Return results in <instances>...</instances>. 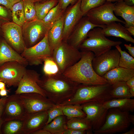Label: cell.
Instances as JSON below:
<instances>
[{"instance_id":"cell-1","label":"cell","mask_w":134,"mask_h":134,"mask_svg":"<svg viewBox=\"0 0 134 134\" xmlns=\"http://www.w3.org/2000/svg\"><path fill=\"white\" fill-rule=\"evenodd\" d=\"M37 84L44 90L47 97L56 105H61L70 99L79 84L62 73L51 75L44 74Z\"/></svg>"},{"instance_id":"cell-2","label":"cell","mask_w":134,"mask_h":134,"mask_svg":"<svg viewBox=\"0 0 134 134\" xmlns=\"http://www.w3.org/2000/svg\"><path fill=\"white\" fill-rule=\"evenodd\" d=\"M81 57L76 63L66 69L63 75L70 80L79 83L90 85L106 84L107 81L95 72L92 66L94 53L90 51H81Z\"/></svg>"},{"instance_id":"cell-3","label":"cell","mask_w":134,"mask_h":134,"mask_svg":"<svg viewBox=\"0 0 134 134\" xmlns=\"http://www.w3.org/2000/svg\"><path fill=\"white\" fill-rule=\"evenodd\" d=\"M111 85H90L79 84L72 97L60 105H81L90 102H104L113 99L111 94Z\"/></svg>"},{"instance_id":"cell-4","label":"cell","mask_w":134,"mask_h":134,"mask_svg":"<svg viewBox=\"0 0 134 134\" xmlns=\"http://www.w3.org/2000/svg\"><path fill=\"white\" fill-rule=\"evenodd\" d=\"M120 41H114L107 38L103 33L102 28H95L88 33L87 38L80 45L81 51H90L95 56L99 55L111 49L113 46L121 44Z\"/></svg>"},{"instance_id":"cell-5","label":"cell","mask_w":134,"mask_h":134,"mask_svg":"<svg viewBox=\"0 0 134 134\" xmlns=\"http://www.w3.org/2000/svg\"><path fill=\"white\" fill-rule=\"evenodd\" d=\"M129 112L117 108L109 109L104 123L99 130L93 131L95 134H112L126 131L131 124Z\"/></svg>"},{"instance_id":"cell-6","label":"cell","mask_w":134,"mask_h":134,"mask_svg":"<svg viewBox=\"0 0 134 134\" xmlns=\"http://www.w3.org/2000/svg\"><path fill=\"white\" fill-rule=\"evenodd\" d=\"M52 57L62 73L80 60L81 53L78 49L63 40L53 50Z\"/></svg>"},{"instance_id":"cell-7","label":"cell","mask_w":134,"mask_h":134,"mask_svg":"<svg viewBox=\"0 0 134 134\" xmlns=\"http://www.w3.org/2000/svg\"><path fill=\"white\" fill-rule=\"evenodd\" d=\"M51 26L42 20L38 19L25 23L22 28L26 47H30L40 42Z\"/></svg>"},{"instance_id":"cell-8","label":"cell","mask_w":134,"mask_h":134,"mask_svg":"<svg viewBox=\"0 0 134 134\" xmlns=\"http://www.w3.org/2000/svg\"><path fill=\"white\" fill-rule=\"evenodd\" d=\"M47 33L39 43L30 47L26 48L20 54L29 65L38 66L42 64L46 59L52 57L53 51L48 43Z\"/></svg>"},{"instance_id":"cell-9","label":"cell","mask_w":134,"mask_h":134,"mask_svg":"<svg viewBox=\"0 0 134 134\" xmlns=\"http://www.w3.org/2000/svg\"><path fill=\"white\" fill-rule=\"evenodd\" d=\"M116 2L106 1L103 4L89 11L85 16L91 23L98 25H106L114 22L125 24V21L118 18L114 13Z\"/></svg>"},{"instance_id":"cell-10","label":"cell","mask_w":134,"mask_h":134,"mask_svg":"<svg viewBox=\"0 0 134 134\" xmlns=\"http://www.w3.org/2000/svg\"><path fill=\"white\" fill-rule=\"evenodd\" d=\"M26 67L17 62L4 63L0 66V81L8 87H17L27 69Z\"/></svg>"},{"instance_id":"cell-11","label":"cell","mask_w":134,"mask_h":134,"mask_svg":"<svg viewBox=\"0 0 134 134\" xmlns=\"http://www.w3.org/2000/svg\"><path fill=\"white\" fill-rule=\"evenodd\" d=\"M120 54L116 48L110 49L96 56L92 61L93 68L95 72L102 77L107 72L119 67Z\"/></svg>"},{"instance_id":"cell-12","label":"cell","mask_w":134,"mask_h":134,"mask_svg":"<svg viewBox=\"0 0 134 134\" xmlns=\"http://www.w3.org/2000/svg\"><path fill=\"white\" fill-rule=\"evenodd\" d=\"M27 114L47 110L56 104L41 94L36 93L19 94Z\"/></svg>"},{"instance_id":"cell-13","label":"cell","mask_w":134,"mask_h":134,"mask_svg":"<svg viewBox=\"0 0 134 134\" xmlns=\"http://www.w3.org/2000/svg\"><path fill=\"white\" fill-rule=\"evenodd\" d=\"M1 30L2 36L6 41L20 55L26 48L23 36L22 27L10 21L4 24Z\"/></svg>"},{"instance_id":"cell-14","label":"cell","mask_w":134,"mask_h":134,"mask_svg":"<svg viewBox=\"0 0 134 134\" xmlns=\"http://www.w3.org/2000/svg\"><path fill=\"white\" fill-rule=\"evenodd\" d=\"M27 115L19 94L8 96L1 117L4 122L13 120L23 121Z\"/></svg>"},{"instance_id":"cell-15","label":"cell","mask_w":134,"mask_h":134,"mask_svg":"<svg viewBox=\"0 0 134 134\" xmlns=\"http://www.w3.org/2000/svg\"><path fill=\"white\" fill-rule=\"evenodd\" d=\"M81 105L86 118L91 124L93 131L100 129L104 123L108 109L104 107L103 103L90 102Z\"/></svg>"},{"instance_id":"cell-16","label":"cell","mask_w":134,"mask_h":134,"mask_svg":"<svg viewBox=\"0 0 134 134\" xmlns=\"http://www.w3.org/2000/svg\"><path fill=\"white\" fill-rule=\"evenodd\" d=\"M105 26L95 25L89 21L86 16H83L73 29L67 42L79 49L80 45L87 38L88 33L90 30L97 27L102 28Z\"/></svg>"},{"instance_id":"cell-17","label":"cell","mask_w":134,"mask_h":134,"mask_svg":"<svg viewBox=\"0 0 134 134\" xmlns=\"http://www.w3.org/2000/svg\"><path fill=\"white\" fill-rule=\"evenodd\" d=\"M40 78V74L36 71L27 69L15 91V94L36 93L47 97L44 90L37 84Z\"/></svg>"},{"instance_id":"cell-18","label":"cell","mask_w":134,"mask_h":134,"mask_svg":"<svg viewBox=\"0 0 134 134\" xmlns=\"http://www.w3.org/2000/svg\"><path fill=\"white\" fill-rule=\"evenodd\" d=\"M81 0L67 8L64 13L63 41L67 40L73 29L83 17L80 6Z\"/></svg>"},{"instance_id":"cell-19","label":"cell","mask_w":134,"mask_h":134,"mask_svg":"<svg viewBox=\"0 0 134 134\" xmlns=\"http://www.w3.org/2000/svg\"><path fill=\"white\" fill-rule=\"evenodd\" d=\"M48 119L47 110L27 114L23 121L22 134H32L37 130L43 128Z\"/></svg>"},{"instance_id":"cell-20","label":"cell","mask_w":134,"mask_h":134,"mask_svg":"<svg viewBox=\"0 0 134 134\" xmlns=\"http://www.w3.org/2000/svg\"><path fill=\"white\" fill-rule=\"evenodd\" d=\"M12 61L17 62L26 67L29 65L26 59L12 48L2 36L0 35V66L5 63Z\"/></svg>"},{"instance_id":"cell-21","label":"cell","mask_w":134,"mask_h":134,"mask_svg":"<svg viewBox=\"0 0 134 134\" xmlns=\"http://www.w3.org/2000/svg\"><path fill=\"white\" fill-rule=\"evenodd\" d=\"M114 22L106 25L102 28L103 32L106 36H113L124 39L127 42L134 43V39L125 27L119 22Z\"/></svg>"},{"instance_id":"cell-22","label":"cell","mask_w":134,"mask_h":134,"mask_svg":"<svg viewBox=\"0 0 134 134\" xmlns=\"http://www.w3.org/2000/svg\"><path fill=\"white\" fill-rule=\"evenodd\" d=\"M64 19V14L62 17L51 26L47 33L48 43L53 51L63 40Z\"/></svg>"},{"instance_id":"cell-23","label":"cell","mask_w":134,"mask_h":134,"mask_svg":"<svg viewBox=\"0 0 134 134\" xmlns=\"http://www.w3.org/2000/svg\"><path fill=\"white\" fill-rule=\"evenodd\" d=\"M134 76V69L121 67H115L106 73L102 77L111 85L118 81L126 82Z\"/></svg>"},{"instance_id":"cell-24","label":"cell","mask_w":134,"mask_h":134,"mask_svg":"<svg viewBox=\"0 0 134 134\" xmlns=\"http://www.w3.org/2000/svg\"><path fill=\"white\" fill-rule=\"evenodd\" d=\"M114 12L124 20L126 28L134 26V6L128 5L123 1L116 2Z\"/></svg>"},{"instance_id":"cell-25","label":"cell","mask_w":134,"mask_h":134,"mask_svg":"<svg viewBox=\"0 0 134 134\" xmlns=\"http://www.w3.org/2000/svg\"><path fill=\"white\" fill-rule=\"evenodd\" d=\"M103 105L108 109L117 108L123 111L132 112L134 110V99L128 98L113 99L104 102Z\"/></svg>"},{"instance_id":"cell-26","label":"cell","mask_w":134,"mask_h":134,"mask_svg":"<svg viewBox=\"0 0 134 134\" xmlns=\"http://www.w3.org/2000/svg\"><path fill=\"white\" fill-rule=\"evenodd\" d=\"M67 120L64 115L58 116L46 125L43 129L50 132L51 134H63L67 129Z\"/></svg>"},{"instance_id":"cell-27","label":"cell","mask_w":134,"mask_h":134,"mask_svg":"<svg viewBox=\"0 0 134 134\" xmlns=\"http://www.w3.org/2000/svg\"><path fill=\"white\" fill-rule=\"evenodd\" d=\"M110 94L113 99L131 98L133 97L126 82L118 81L111 85Z\"/></svg>"},{"instance_id":"cell-28","label":"cell","mask_w":134,"mask_h":134,"mask_svg":"<svg viewBox=\"0 0 134 134\" xmlns=\"http://www.w3.org/2000/svg\"><path fill=\"white\" fill-rule=\"evenodd\" d=\"M34 3L37 19L42 20L50 10L58 3L57 0H46Z\"/></svg>"},{"instance_id":"cell-29","label":"cell","mask_w":134,"mask_h":134,"mask_svg":"<svg viewBox=\"0 0 134 134\" xmlns=\"http://www.w3.org/2000/svg\"><path fill=\"white\" fill-rule=\"evenodd\" d=\"M23 125V121L13 120L5 122L1 126V134H22Z\"/></svg>"},{"instance_id":"cell-30","label":"cell","mask_w":134,"mask_h":134,"mask_svg":"<svg viewBox=\"0 0 134 134\" xmlns=\"http://www.w3.org/2000/svg\"><path fill=\"white\" fill-rule=\"evenodd\" d=\"M67 127V129L79 130H92L91 124L86 117L73 118L68 120Z\"/></svg>"},{"instance_id":"cell-31","label":"cell","mask_w":134,"mask_h":134,"mask_svg":"<svg viewBox=\"0 0 134 134\" xmlns=\"http://www.w3.org/2000/svg\"><path fill=\"white\" fill-rule=\"evenodd\" d=\"M11 11L13 22L22 27L25 23L22 0L14 4Z\"/></svg>"},{"instance_id":"cell-32","label":"cell","mask_w":134,"mask_h":134,"mask_svg":"<svg viewBox=\"0 0 134 134\" xmlns=\"http://www.w3.org/2000/svg\"><path fill=\"white\" fill-rule=\"evenodd\" d=\"M63 113L67 120L75 117L84 118L86 116L82 109L81 105H64Z\"/></svg>"},{"instance_id":"cell-33","label":"cell","mask_w":134,"mask_h":134,"mask_svg":"<svg viewBox=\"0 0 134 134\" xmlns=\"http://www.w3.org/2000/svg\"><path fill=\"white\" fill-rule=\"evenodd\" d=\"M65 11L58 3L57 5L50 10L42 20L52 26L62 17Z\"/></svg>"},{"instance_id":"cell-34","label":"cell","mask_w":134,"mask_h":134,"mask_svg":"<svg viewBox=\"0 0 134 134\" xmlns=\"http://www.w3.org/2000/svg\"><path fill=\"white\" fill-rule=\"evenodd\" d=\"M115 47L120 55L119 67L129 69H134V58L125 51L122 50L120 45H116Z\"/></svg>"},{"instance_id":"cell-35","label":"cell","mask_w":134,"mask_h":134,"mask_svg":"<svg viewBox=\"0 0 134 134\" xmlns=\"http://www.w3.org/2000/svg\"><path fill=\"white\" fill-rule=\"evenodd\" d=\"M22 0L23 3L25 23L37 19L34 3L32 0Z\"/></svg>"},{"instance_id":"cell-36","label":"cell","mask_w":134,"mask_h":134,"mask_svg":"<svg viewBox=\"0 0 134 134\" xmlns=\"http://www.w3.org/2000/svg\"><path fill=\"white\" fill-rule=\"evenodd\" d=\"M106 0H81L80 8L83 16L90 10L104 4Z\"/></svg>"},{"instance_id":"cell-37","label":"cell","mask_w":134,"mask_h":134,"mask_svg":"<svg viewBox=\"0 0 134 134\" xmlns=\"http://www.w3.org/2000/svg\"><path fill=\"white\" fill-rule=\"evenodd\" d=\"M43 62V71L44 75H51L61 73L57 65L52 57L46 58Z\"/></svg>"},{"instance_id":"cell-38","label":"cell","mask_w":134,"mask_h":134,"mask_svg":"<svg viewBox=\"0 0 134 134\" xmlns=\"http://www.w3.org/2000/svg\"><path fill=\"white\" fill-rule=\"evenodd\" d=\"M64 106L55 105L47 110L48 119L46 125L49 123L56 117L64 115L63 109Z\"/></svg>"},{"instance_id":"cell-39","label":"cell","mask_w":134,"mask_h":134,"mask_svg":"<svg viewBox=\"0 0 134 134\" xmlns=\"http://www.w3.org/2000/svg\"><path fill=\"white\" fill-rule=\"evenodd\" d=\"M10 10L0 5V29L4 24L10 22L11 17Z\"/></svg>"},{"instance_id":"cell-40","label":"cell","mask_w":134,"mask_h":134,"mask_svg":"<svg viewBox=\"0 0 134 134\" xmlns=\"http://www.w3.org/2000/svg\"><path fill=\"white\" fill-rule=\"evenodd\" d=\"M61 8L65 11L68 6L75 4L78 0H57Z\"/></svg>"},{"instance_id":"cell-41","label":"cell","mask_w":134,"mask_h":134,"mask_svg":"<svg viewBox=\"0 0 134 134\" xmlns=\"http://www.w3.org/2000/svg\"><path fill=\"white\" fill-rule=\"evenodd\" d=\"M88 134V130H82L72 129H67L63 134Z\"/></svg>"},{"instance_id":"cell-42","label":"cell","mask_w":134,"mask_h":134,"mask_svg":"<svg viewBox=\"0 0 134 134\" xmlns=\"http://www.w3.org/2000/svg\"><path fill=\"white\" fill-rule=\"evenodd\" d=\"M126 83L129 88L130 92L133 97L134 96V76L127 81Z\"/></svg>"},{"instance_id":"cell-43","label":"cell","mask_w":134,"mask_h":134,"mask_svg":"<svg viewBox=\"0 0 134 134\" xmlns=\"http://www.w3.org/2000/svg\"><path fill=\"white\" fill-rule=\"evenodd\" d=\"M7 96H4L0 99V118L2 116Z\"/></svg>"},{"instance_id":"cell-44","label":"cell","mask_w":134,"mask_h":134,"mask_svg":"<svg viewBox=\"0 0 134 134\" xmlns=\"http://www.w3.org/2000/svg\"><path fill=\"white\" fill-rule=\"evenodd\" d=\"M0 5L4 6L11 11L12 6L7 0H0Z\"/></svg>"},{"instance_id":"cell-45","label":"cell","mask_w":134,"mask_h":134,"mask_svg":"<svg viewBox=\"0 0 134 134\" xmlns=\"http://www.w3.org/2000/svg\"><path fill=\"white\" fill-rule=\"evenodd\" d=\"M124 46L128 50L131 56L134 57V47L132 46L131 45L125 44Z\"/></svg>"},{"instance_id":"cell-46","label":"cell","mask_w":134,"mask_h":134,"mask_svg":"<svg viewBox=\"0 0 134 134\" xmlns=\"http://www.w3.org/2000/svg\"><path fill=\"white\" fill-rule=\"evenodd\" d=\"M32 134H51L48 131L43 128L38 130L34 132Z\"/></svg>"},{"instance_id":"cell-47","label":"cell","mask_w":134,"mask_h":134,"mask_svg":"<svg viewBox=\"0 0 134 134\" xmlns=\"http://www.w3.org/2000/svg\"><path fill=\"white\" fill-rule=\"evenodd\" d=\"M124 1L125 4L128 5L134 6V0H121V1Z\"/></svg>"},{"instance_id":"cell-48","label":"cell","mask_w":134,"mask_h":134,"mask_svg":"<svg viewBox=\"0 0 134 134\" xmlns=\"http://www.w3.org/2000/svg\"><path fill=\"white\" fill-rule=\"evenodd\" d=\"M126 29L131 35L134 36V26H130Z\"/></svg>"},{"instance_id":"cell-49","label":"cell","mask_w":134,"mask_h":134,"mask_svg":"<svg viewBox=\"0 0 134 134\" xmlns=\"http://www.w3.org/2000/svg\"><path fill=\"white\" fill-rule=\"evenodd\" d=\"M0 96L2 97L7 96V91L6 89L0 90Z\"/></svg>"},{"instance_id":"cell-50","label":"cell","mask_w":134,"mask_h":134,"mask_svg":"<svg viewBox=\"0 0 134 134\" xmlns=\"http://www.w3.org/2000/svg\"><path fill=\"white\" fill-rule=\"evenodd\" d=\"M129 118L131 123L134 124V115L129 114Z\"/></svg>"},{"instance_id":"cell-51","label":"cell","mask_w":134,"mask_h":134,"mask_svg":"<svg viewBox=\"0 0 134 134\" xmlns=\"http://www.w3.org/2000/svg\"><path fill=\"white\" fill-rule=\"evenodd\" d=\"M13 6L15 4L21 0H7Z\"/></svg>"},{"instance_id":"cell-52","label":"cell","mask_w":134,"mask_h":134,"mask_svg":"<svg viewBox=\"0 0 134 134\" xmlns=\"http://www.w3.org/2000/svg\"><path fill=\"white\" fill-rule=\"evenodd\" d=\"M123 134H134V128H133L131 129L129 131L126 132H125L123 133Z\"/></svg>"},{"instance_id":"cell-53","label":"cell","mask_w":134,"mask_h":134,"mask_svg":"<svg viewBox=\"0 0 134 134\" xmlns=\"http://www.w3.org/2000/svg\"><path fill=\"white\" fill-rule=\"evenodd\" d=\"M5 86V84L4 82L0 81V90L6 89Z\"/></svg>"},{"instance_id":"cell-54","label":"cell","mask_w":134,"mask_h":134,"mask_svg":"<svg viewBox=\"0 0 134 134\" xmlns=\"http://www.w3.org/2000/svg\"><path fill=\"white\" fill-rule=\"evenodd\" d=\"M4 122V121L1 117L0 118V134H1V129L3 123Z\"/></svg>"},{"instance_id":"cell-55","label":"cell","mask_w":134,"mask_h":134,"mask_svg":"<svg viewBox=\"0 0 134 134\" xmlns=\"http://www.w3.org/2000/svg\"><path fill=\"white\" fill-rule=\"evenodd\" d=\"M106 1H107L111 2H117L121 1V0H106Z\"/></svg>"},{"instance_id":"cell-56","label":"cell","mask_w":134,"mask_h":134,"mask_svg":"<svg viewBox=\"0 0 134 134\" xmlns=\"http://www.w3.org/2000/svg\"><path fill=\"white\" fill-rule=\"evenodd\" d=\"M32 1L34 2L35 3L37 2H39L42 1H44L46 0H32Z\"/></svg>"},{"instance_id":"cell-57","label":"cell","mask_w":134,"mask_h":134,"mask_svg":"<svg viewBox=\"0 0 134 134\" xmlns=\"http://www.w3.org/2000/svg\"><path fill=\"white\" fill-rule=\"evenodd\" d=\"M0 35L2 36V33L1 31V29H0Z\"/></svg>"},{"instance_id":"cell-58","label":"cell","mask_w":134,"mask_h":134,"mask_svg":"<svg viewBox=\"0 0 134 134\" xmlns=\"http://www.w3.org/2000/svg\"></svg>"}]
</instances>
